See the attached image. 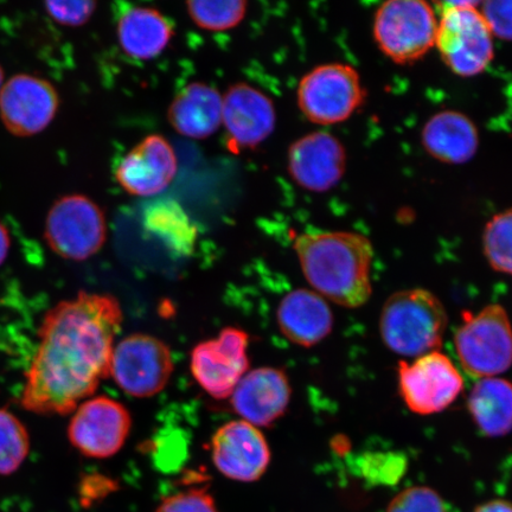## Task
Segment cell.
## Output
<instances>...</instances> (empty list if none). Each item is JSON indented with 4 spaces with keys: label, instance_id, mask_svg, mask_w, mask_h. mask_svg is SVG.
Instances as JSON below:
<instances>
[{
    "label": "cell",
    "instance_id": "obj_1",
    "mask_svg": "<svg viewBox=\"0 0 512 512\" xmlns=\"http://www.w3.org/2000/svg\"><path fill=\"white\" fill-rule=\"evenodd\" d=\"M119 300L81 292L44 316L21 405L41 415L73 413L110 377L114 341L123 324Z\"/></svg>",
    "mask_w": 512,
    "mask_h": 512
},
{
    "label": "cell",
    "instance_id": "obj_2",
    "mask_svg": "<svg viewBox=\"0 0 512 512\" xmlns=\"http://www.w3.org/2000/svg\"><path fill=\"white\" fill-rule=\"evenodd\" d=\"M300 267L315 292L349 309L366 304L373 293L374 247L355 232H311L294 241Z\"/></svg>",
    "mask_w": 512,
    "mask_h": 512
},
{
    "label": "cell",
    "instance_id": "obj_3",
    "mask_svg": "<svg viewBox=\"0 0 512 512\" xmlns=\"http://www.w3.org/2000/svg\"><path fill=\"white\" fill-rule=\"evenodd\" d=\"M447 328V313L438 297L424 288L394 293L384 303L380 331L395 354L420 357L437 351Z\"/></svg>",
    "mask_w": 512,
    "mask_h": 512
},
{
    "label": "cell",
    "instance_id": "obj_4",
    "mask_svg": "<svg viewBox=\"0 0 512 512\" xmlns=\"http://www.w3.org/2000/svg\"><path fill=\"white\" fill-rule=\"evenodd\" d=\"M478 3H440L437 41L441 59L462 78L482 74L494 60V36Z\"/></svg>",
    "mask_w": 512,
    "mask_h": 512
},
{
    "label": "cell",
    "instance_id": "obj_5",
    "mask_svg": "<svg viewBox=\"0 0 512 512\" xmlns=\"http://www.w3.org/2000/svg\"><path fill=\"white\" fill-rule=\"evenodd\" d=\"M438 23L431 4L421 0H392L376 11L375 41L382 53L395 63H413L435 47Z\"/></svg>",
    "mask_w": 512,
    "mask_h": 512
},
{
    "label": "cell",
    "instance_id": "obj_6",
    "mask_svg": "<svg viewBox=\"0 0 512 512\" xmlns=\"http://www.w3.org/2000/svg\"><path fill=\"white\" fill-rule=\"evenodd\" d=\"M457 355L467 374L489 379L512 366V326L507 311L491 304L476 316L467 315L454 337Z\"/></svg>",
    "mask_w": 512,
    "mask_h": 512
},
{
    "label": "cell",
    "instance_id": "obj_7",
    "mask_svg": "<svg viewBox=\"0 0 512 512\" xmlns=\"http://www.w3.org/2000/svg\"><path fill=\"white\" fill-rule=\"evenodd\" d=\"M300 111L313 124L337 125L347 121L366 99L357 70L344 63L323 64L307 73L298 86Z\"/></svg>",
    "mask_w": 512,
    "mask_h": 512
},
{
    "label": "cell",
    "instance_id": "obj_8",
    "mask_svg": "<svg viewBox=\"0 0 512 512\" xmlns=\"http://www.w3.org/2000/svg\"><path fill=\"white\" fill-rule=\"evenodd\" d=\"M44 235L51 251L61 258L87 260L105 245L104 211L85 195L63 196L49 210Z\"/></svg>",
    "mask_w": 512,
    "mask_h": 512
},
{
    "label": "cell",
    "instance_id": "obj_9",
    "mask_svg": "<svg viewBox=\"0 0 512 512\" xmlns=\"http://www.w3.org/2000/svg\"><path fill=\"white\" fill-rule=\"evenodd\" d=\"M174 369L168 345L157 337L134 334L115 345L110 376L126 394L147 399L168 386Z\"/></svg>",
    "mask_w": 512,
    "mask_h": 512
},
{
    "label": "cell",
    "instance_id": "obj_10",
    "mask_svg": "<svg viewBox=\"0 0 512 512\" xmlns=\"http://www.w3.org/2000/svg\"><path fill=\"white\" fill-rule=\"evenodd\" d=\"M399 390L403 402L415 414L443 412L463 392L464 381L450 357L439 351L399 364Z\"/></svg>",
    "mask_w": 512,
    "mask_h": 512
},
{
    "label": "cell",
    "instance_id": "obj_11",
    "mask_svg": "<svg viewBox=\"0 0 512 512\" xmlns=\"http://www.w3.org/2000/svg\"><path fill=\"white\" fill-rule=\"evenodd\" d=\"M249 336L239 328L223 329L219 336L198 343L191 351L192 376L211 398L229 399L248 373Z\"/></svg>",
    "mask_w": 512,
    "mask_h": 512
},
{
    "label": "cell",
    "instance_id": "obj_12",
    "mask_svg": "<svg viewBox=\"0 0 512 512\" xmlns=\"http://www.w3.org/2000/svg\"><path fill=\"white\" fill-rule=\"evenodd\" d=\"M132 428L128 409L108 396H96L75 409L68 439L83 456L111 458L124 447Z\"/></svg>",
    "mask_w": 512,
    "mask_h": 512
},
{
    "label": "cell",
    "instance_id": "obj_13",
    "mask_svg": "<svg viewBox=\"0 0 512 512\" xmlns=\"http://www.w3.org/2000/svg\"><path fill=\"white\" fill-rule=\"evenodd\" d=\"M59 105L54 86L32 75H16L0 91V118L17 137H31L46 130Z\"/></svg>",
    "mask_w": 512,
    "mask_h": 512
},
{
    "label": "cell",
    "instance_id": "obj_14",
    "mask_svg": "<svg viewBox=\"0 0 512 512\" xmlns=\"http://www.w3.org/2000/svg\"><path fill=\"white\" fill-rule=\"evenodd\" d=\"M211 458L222 476L240 483H254L271 464L265 435L248 422H227L211 439Z\"/></svg>",
    "mask_w": 512,
    "mask_h": 512
},
{
    "label": "cell",
    "instance_id": "obj_15",
    "mask_svg": "<svg viewBox=\"0 0 512 512\" xmlns=\"http://www.w3.org/2000/svg\"><path fill=\"white\" fill-rule=\"evenodd\" d=\"M287 168L299 187L326 192L342 181L347 170V151L332 134L312 132L291 145Z\"/></svg>",
    "mask_w": 512,
    "mask_h": 512
},
{
    "label": "cell",
    "instance_id": "obj_16",
    "mask_svg": "<svg viewBox=\"0 0 512 512\" xmlns=\"http://www.w3.org/2000/svg\"><path fill=\"white\" fill-rule=\"evenodd\" d=\"M277 114L273 101L259 89L238 83L223 96L222 124L234 151L255 149L271 136Z\"/></svg>",
    "mask_w": 512,
    "mask_h": 512
},
{
    "label": "cell",
    "instance_id": "obj_17",
    "mask_svg": "<svg viewBox=\"0 0 512 512\" xmlns=\"http://www.w3.org/2000/svg\"><path fill=\"white\" fill-rule=\"evenodd\" d=\"M177 158L162 136L146 137L121 159L115 179L128 194L151 197L160 194L174 181Z\"/></svg>",
    "mask_w": 512,
    "mask_h": 512
},
{
    "label": "cell",
    "instance_id": "obj_18",
    "mask_svg": "<svg viewBox=\"0 0 512 512\" xmlns=\"http://www.w3.org/2000/svg\"><path fill=\"white\" fill-rule=\"evenodd\" d=\"M291 395L285 371L264 367L248 371L229 399L241 420L255 427H270L286 413Z\"/></svg>",
    "mask_w": 512,
    "mask_h": 512
},
{
    "label": "cell",
    "instance_id": "obj_19",
    "mask_svg": "<svg viewBox=\"0 0 512 512\" xmlns=\"http://www.w3.org/2000/svg\"><path fill=\"white\" fill-rule=\"evenodd\" d=\"M277 322L288 341L311 348L324 341L334 328V315L326 300L315 291L299 288L278 306Z\"/></svg>",
    "mask_w": 512,
    "mask_h": 512
},
{
    "label": "cell",
    "instance_id": "obj_20",
    "mask_svg": "<svg viewBox=\"0 0 512 512\" xmlns=\"http://www.w3.org/2000/svg\"><path fill=\"white\" fill-rule=\"evenodd\" d=\"M422 145L430 155L446 164H465L476 156L479 134L467 115L444 111L433 115L422 128Z\"/></svg>",
    "mask_w": 512,
    "mask_h": 512
},
{
    "label": "cell",
    "instance_id": "obj_21",
    "mask_svg": "<svg viewBox=\"0 0 512 512\" xmlns=\"http://www.w3.org/2000/svg\"><path fill=\"white\" fill-rule=\"evenodd\" d=\"M223 96L214 87L191 83L179 92L169 107V123L182 136L206 139L222 124Z\"/></svg>",
    "mask_w": 512,
    "mask_h": 512
},
{
    "label": "cell",
    "instance_id": "obj_22",
    "mask_svg": "<svg viewBox=\"0 0 512 512\" xmlns=\"http://www.w3.org/2000/svg\"><path fill=\"white\" fill-rule=\"evenodd\" d=\"M117 34L126 55L145 61L155 59L169 46L174 27L158 10L134 6L121 12Z\"/></svg>",
    "mask_w": 512,
    "mask_h": 512
},
{
    "label": "cell",
    "instance_id": "obj_23",
    "mask_svg": "<svg viewBox=\"0 0 512 512\" xmlns=\"http://www.w3.org/2000/svg\"><path fill=\"white\" fill-rule=\"evenodd\" d=\"M469 411L483 434L491 438L504 437L512 431V383L489 377L472 388Z\"/></svg>",
    "mask_w": 512,
    "mask_h": 512
},
{
    "label": "cell",
    "instance_id": "obj_24",
    "mask_svg": "<svg viewBox=\"0 0 512 512\" xmlns=\"http://www.w3.org/2000/svg\"><path fill=\"white\" fill-rule=\"evenodd\" d=\"M144 226L179 253L195 246L197 229L181 204L174 200L153 202L144 213Z\"/></svg>",
    "mask_w": 512,
    "mask_h": 512
},
{
    "label": "cell",
    "instance_id": "obj_25",
    "mask_svg": "<svg viewBox=\"0 0 512 512\" xmlns=\"http://www.w3.org/2000/svg\"><path fill=\"white\" fill-rule=\"evenodd\" d=\"M30 452V437L23 422L0 408V476L15 473Z\"/></svg>",
    "mask_w": 512,
    "mask_h": 512
},
{
    "label": "cell",
    "instance_id": "obj_26",
    "mask_svg": "<svg viewBox=\"0 0 512 512\" xmlns=\"http://www.w3.org/2000/svg\"><path fill=\"white\" fill-rule=\"evenodd\" d=\"M483 245L490 266L512 275V208L492 216L486 223Z\"/></svg>",
    "mask_w": 512,
    "mask_h": 512
},
{
    "label": "cell",
    "instance_id": "obj_27",
    "mask_svg": "<svg viewBox=\"0 0 512 512\" xmlns=\"http://www.w3.org/2000/svg\"><path fill=\"white\" fill-rule=\"evenodd\" d=\"M248 4L243 0L188 2V14L201 29L226 31L238 27L246 16Z\"/></svg>",
    "mask_w": 512,
    "mask_h": 512
},
{
    "label": "cell",
    "instance_id": "obj_28",
    "mask_svg": "<svg viewBox=\"0 0 512 512\" xmlns=\"http://www.w3.org/2000/svg\"><path fill=\"white\" fill-rule=\"evenodd\" d=\"M361 475L369 483L395 485L405 475L407 460L398 453H369L361 460Z\"/></svg>",
    "mask_w": 512,
    "mask_h": 512
},
{
    "label": "cell",
    "instance_id": "obj_29",
    "mask_svg": "<svg viewBox=\"0 0 512 512\" xmlns=\"http://www.w3.org/2000/svg\"><path fill=\"white\" fill-rule=\"evenodd\" d=\"M386 512H447L444 499L427 486H412L389 503Z\"/></svg>",
    "mask_w": 512,
    "mask_h": 512
},
{
    "label": "cell",
    "instance_id": "obj_30",
    "mask_svg": "<svg viewBox=\"0 0 512 512\" xmlns=\"http://www.w3.org/2000/svg\"><path fill=\"white\" fill-rule=\"evenodd\" d=\"M156 512H220L208 488H191L165 496Z\"/></svg>",
    "mask_w": 512,
    "mask_h": 512
},
{
    "label": "cell",
    "instance_id": "obj_31",
    "mask_svg": "<svg viewBox=\"0 0 512 512\" xmlns=\"http://www.w3.org/2000/svg\"><path fill=\"white\" fill-rule=\"evenodd\" d=\"M94 2H48L46 10L55 22L64 27H81L86 24L94 14Z\"/></svg>",
    "mask_w": 512,
    "mask_h": 512
},
{
    "label": "cell",
    "instance_id": "obj_32",
    "mask_svg": "<svg viewBox=\"0 0 512 512\" xmlns=\"http://www.w3.org/2000/svg\"><path fill=\"white\" fill-rule=\"evenodd\" d=\"M492 36L504 41H512V2L492 0L485 2L480 9Z\"/></svg>",
    "mask_w": 512,
    "mask_h": 512
},
{
    "label": "cell",
    "instance_id": "obj_33",
    "mask_svg": "<svg viewBox=\"0 0 512 512\" xmlns=\"http://www.w3.org/2000/svg\"><path fill=\"white\" fill-rule=\"evenodd\" d=\"M475 512H512V503L504 499H494L479 505Z\"/></svg>",
    "mask_w": 512,
    "mask_h": 512
},
{
    "label": "cell",
    "instance_id": "obj_34",
    "mask_svg": "<svg viewBox=\"0 0 512 512\" xmlns=\"http://www.w3.org/2000/svg\"><path fill=\"white\" fill-rule=\"evenodd\" d=\"M10 246L11 240L8 229L0 222V266H2L6 258H8Z\"/></svg>",
    "mask_w": 512,
    "mask_h": 512
},
{
    "label": "cell",
    "instance_id": "obj_35",
    "mask_svg": "<svg viewBox=\"0 0 512 512\" xmlns=\"http://www.w3.org/2000/svg\"><path fill=\"white\" fill-rule=\"evenodd\" d=\"M3 80H4V72H3V68L0 67V91H2Z\"/></svg>",
    "mask_w": 512,
    "mask_h": 512
}]
</instances>
